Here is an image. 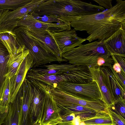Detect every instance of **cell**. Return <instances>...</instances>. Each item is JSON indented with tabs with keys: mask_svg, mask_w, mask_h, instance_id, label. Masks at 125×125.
I'll list each match as a JSON object with an SVG mask.
<instances>
[{
	"mask_svg": "<svg viewBox=\"0 0 125 125\" xmlns=\"http://www.w3.org/2000/svg\"><path fill=\"white\" fill-rule=\"evenodd\" d=\"M81 122L80 117L78 116L75 117L72 121L73 125H79Z\"/></svg>",
	"mask_w": 125,
	"mask_h": 125,
	"instance_id": "d590c367",
	"label": "cell"
},
{
	"mask_svg": "<svg viewBox=\"0 0 125 125\" xmlns=\"http://www.w3.org/2000/svg\"><path fill=\"white\" fill-rule=\"evenodd\" d=\"M56 104L61 118L72 114H74L76 117L79 116L84 113L96 112L90 108L75 104Z\"/></svg>",
	"mask_w": 125,
	"mask_h": 125,
	"instance_id": "cb8c5ba5",
	"label": "cell"
},
{
	"mask_svg": "<svg viewBox=\"0 0 125 125\" xmlns=\"http://www.w3.org/2000/svg\"><path fill=\"white\" fill-rule=\"evenodd\" d=\"M29 53V51L26 49L24 46H21L19 48L13 59H9L8 61L6 79H10L16 74L20 65Z\"/></svg>",
	"mask_w": 125,
	"mask_h": 125,
	"instance_id": "44dd1931",
	"label": "cell"
},
{
	"mask_svg": "<svg viewBox=\"0 0 125 125\" xmlns=\"http://www.w3.org/2000/svg\"><path fill=\"white\" fill-rule=\"evenodd\" d=\"M76 31L73 29L52 33L62 54L79 46L86 40V38L78 36Z\"/></svg>",
	"mask_w": 125,
	"mask_h": 125,
	"instance_id": "5bb4252c",
	"label": "cell"
},
{
	"mask_svg": "<svg viewBox=\"0 0 125 125\" xmlns=\"http://www.w3.org/2000/svg\"><path fill=\"white\" fill-rule=\"evenodd\" d=\"M56 104H70L86 107L96 112L106 111L107 106L101 100L91 101L78 98L69 93L56 88L49 90Z\"/></svg>",
	"mask_w": 125,
	"mask_h": 125,
	"instance_id": "52a82bcc",
	"label": "cell"
},
{
	"mask_svg": "<svg viewBox=\"0 0 125 125\" xmlns=\"http://www.w3.org/2000/svg\"><path fill=\"white\" fill-rule=\"evenodd\" d=\"M20 26L28 28L33 31L48 30L52 33L71 29V25L68 21L62 24L45 23L35 19L30 13L25 15L18 21L17 27Z\"/></svg>",
	"mask_w": 125,
	"mask_h": 125,
	"instance_id": "8fae6325",
	"label": "cell"
},
{
	"mask_svg": "<svg viewBox=\"0 0 125 125\" xmlns=\"http://www.w3.org/2000/svg\"><path fill=\"white\" fill-rule=\"evenodd\" d=\"M103 42L111 55L125 57V28L121 27Z\"/></svg>",
	"mask_w": 125,
	"mask_h": 125,
	"instance_id": "e0dca14e",
	"label": "cell"
},
{
	"mask_svg": "<svg viewBox=\"0 0 125 125\" xmlns=\"http://www.w3.org/2000/svg\"><path fill=\"white\" fill-rule=\"evenodd\" d=\"M22 91V85L14 101L10 103L8 115L4 122L5 125H19Z\"/></svg>",
	"mask_w": 125,
	"mask_h": 125,
	"instance_id": "d6986e66",
	"label": "cell"
},
{
	"mask_svg": "<svg viewBox=\"0 0 125 125\" xmlns=\"http://www.w3.org/2000/svg\"><path fill=\"white\" fill-rule=\"evenodd\" d=\"M123 71L125 72V57L119 55H114Z\"/></svg>",
	"mask_w": 125,
	"mask_h": 125,
	"instance_id": "836d02e7",
	"label": "cell"
},
{
	"mask_svg": "<svg viewBox=\"0 0 125 125\" xmlns=\"http://www.w3.org/2000/svg\"><path fill=\"white\" fill-rule=\"evenodd\" d=\"M107 111L113 120L115 125H125V119L114 112L111 108L107 107Z\"/></svg>",
	"mask_w": 125,
	"mask_h": 125,
	"instance_id": "f546056e",
	"label": "cell"
},
{
	"mask_svg": "<svg viewBox=\"0 0 125 125\" xmlns=\"http://www.w3.org/2000/svg\"></svg>",
	"mask_w": 125,
	"mask_h": 125,
	"instance_id": "b9f144b4",
	"label": "cell"
},
{
	"mask_svg": "<svg viewBox=\"0 0 125 125\" xmlns=\"http://www.w3.org/2000/svg\"><path fill=\"white\" fill-rule=\"evenodd\" d=\"M55 88L68 92L78 98L87 101L102 100L98 86L94 81L82 84L62 82L57 84Z\"/></svg>",
	"mask_w": 125,
	"mask_h": 125,
	"instance_id": "8992f818",
	"label": "cell"
},
{
	"mask_svg": "<svg viewBox=\"0 0 125 125\" xmlns=\"http://www.w3.org/2000/svg\"><path fill=\"white\" fill-rule=\"evenodd\" d=\"M4 10H0V17L1 15Z\"/></svg>",
	"mask_w": 125,
	"mask_h": 125,
	"instance_id": "74e56055",
	"label": "cell"
},
{
	"mask_svg": "<svg viewBox=\"0 0 125 125\" xmlns=\"http://www.w3.org/2000/svg\"><path fill=\"white\" fill-rule=\"evenodd\" d=\"M98 4L99 6L104 8L108 9L112 6V0H93Z\"/></svg>",
	"mask_w": 125,
	"mask_h": 125,
	"instance_id": "1f68e13d",
	"label": "cell"
},
{
	"mask_svg": "<svg viewBox=\"0 0 125 125\" xmlns=\"http://www.w3.org/2000/svg\"><path fill=\"white\" fill-rule=\"evenodd\" d=\"M12 32L20 46H24L26 49L29 51L33 61L32 68L53 62H61L56 57L48 52L36 40L28 35L23 26L16 27Z\"/></svg>",
	"mask_w": 125,
	"mask_h": 125,
	"instance_id": "277c9868",
	"label": "cell"
},
{
	"mask_svg": "<svg viewBox=\"0 0 125 125\" xmlns=\"http://www.w3.org/2000/svg\"><path fill=\"white\" fill-rule=\"evenodd\" d=\"M36 86L45 93L43 117L40 125H57L60 124L62 118L52 96L43 84L39 83Z\"/></svg>",
	"mask_w": 125,
	"mask_h": 125,
	"instance_id": "30bf717a",
	"label": "cell"
},
{
	"mask_svg": "<svg viewBox=\"0 0 125 125\" xmlns=\"http://www.w3.org/2000/svg\"><path fill=\"white\" fill-rule=\"evenodd\" d=\"M85 125H115L110 115L107 111L97 112L92 117L81 120Z\"/></svg>",
	"mask_w": 125,
	"mask_h": 125,
	"instance_id": "d4e9b609",
	"label": "cell"
},
{
	"mask_svg": "<svg viewBox=\"0 0 125 125\" xmlns=\"http://www.w3.org/2000/svg\"><path fill=\"white\" fill-rule=\"evenodd\" d=\"M75 117V115L73 114L64 116L62 118L61 122L59 124L63 125L72 124V121Z\"/></svg>",
	"mask_w": 125,
	"mask_h": 125,
	"instance_id": "4dcf8cb0",
	"label": "cell"
},
{
	"mask_svg": "<svg viewBox=\"0 0 125 125\" xmlns=\"http://www.w3.org/2000/svg\"><path fill=\"white\" fill-rule=\"evenodd\" d=\"M79 125H85V123L83 122H81Z\"/></svg>",
	"mask_w": 125,
	"mask_h": 125,
	"instance_id": "8d00e7d4",
	"label": "cell"
},
{
	"mask_svg": "<svg viewBox=\"0 0 125 125\" xmlns=\"http://www.w3.org/2000/svg\"><path fill=\"white\" fill-rule=\"evenodd\" d=\"M90 10V3L81 0H46L30 13L60 18L87 15Z\"/></svg>",
	"mask_w": 125,
	"mask_h": 125,
	"instance_id": "3957f363",
	"label": "cell"
},
{
	"mask_svg": "<svg viewBox=\"0 0 125 125\" xmlns=\"http://www.w3.org/2000/svg\"><path fill=\"white\" fill-rule=\"evenodd\" d=\"M116 1L111 8L100 12L60 18L69 22L76 31H86L89 42L97 40L103 42L121 27L125 28V1Z\"/></svg>",
	"mask_w": 125,
	"mask_h": 125,
	"instance_id": "6da1fadb",
	"label": "cell"
},
{
	"mask_svg": "<svg viewBox=\"0 0 125 125\" xmlns=\"http://www.w3.org/2000/svg\"><path fill=\"white\" fill-rule=\"evenodd\" d=\"M114 106L115 108L113 110L125 119V99H122L115 102Z\"/></svg>",
	"mask_w": 125,
	"mask_h": 125,
	"instance_id": "f1b7e54d",
	"label": "cell"
},
{
	"mask_svg": "<svg viewBox=\"0 0 125 125\" xmlns=\"http://www.w3.org/2000/svg\"><path fill=\"white\" fill-rule=\"evenodd\" d=\"M0 42L5 46L10 54L9 59H12L21 46L18 43L15 35L12 32L0 33Z\"/></svg>",
	"mask_w": 125,
	"mask_h": 125,
	"instance_id": "7402d4cb",
	"label": "cell"
},
{
	"mask_svg": "<svg viewBox=\"0 0 125 125\" xmlns=\"http://www.w3.org/2000/svg\"><path fill=\"white\" fill-rule=\"evenodd\" d=\"M40 125V124H36V125Z\"/></svg>",
	"mask_w": 125,
	"mask_h": 125,
	"instance_id": "60d3db41",
	"label": "cell"
},
{
	"mask_svg": "<svg viewBox=\"0 0 125 125\" xmlns=\"http://www.w3.org/2000/svg\"><path fill=\"white\" fill-rule=\"evenodd\" d=\"M33 65V60L29 53L20 65L16 74L10 79V103L14 101L27 73L32 68Z\"/></svg>",
	"mask_w": 125,
	"mask_h": 125,
	"instance_id": "7c38bea8",
	"label": "cell"
},
{
	"mask_svg": "<svg viewBox=\"0 0 125 125\" xmlns=\"http://www.w3.org/2000/svg\"><path fill=\"white\" fill-rule=\"evenodd\" d=\"M10 57L6 48L0 42V99L6 79L8 68L7 63Z\"/></svg>",
	"mask_w": 125,
	"mask_h": 125,
	"instance_id": "603a6c76",
	"label": "cell"
},
{
	"mask_svg": "<svg viewBox=\"0 0 125 125\" xmlns=\"http://www.w3.org/2000/svg\"><path fill=\"white\" fill-rule=\"evenodd\" d=\"M25 32L36 40L45 50L53 55L61 62L67 61L62 57V54L52 34L48 30L31 31L23 27Z\"/></svg>",
	"mask_w": 125,
	"mask_h": 125,
	"instance_id": "9c48e42d",
	"label": "cell"
},
{
	"mask_svg": "<svg viewBox=\"0 0 125 125\" xmlns=\"http://www.w3.org/2000/svg\"><path fill=\"white\" fill-rule=\"evenodd\" d=\"M31 14L35 19L47 23H52L56 22L59 24L65 23L67 21L60 18L51 16L43 15L41 16Z\"/></svg>",
	"mask_w": 125,
	"mask_h": 125,
	"instance_id": "83f0119b",
	"label": "cell"
},
{
	"mask_svg": "<svg viewBox=\"0 0 125 125\" xmlns=\"http://www.w3.org/2000/svg\"><path fill=\"white\" fill-rule=\"evenodd\" d=\"M99 67L104 81L115 103L125 99V88L123 87L115 76L112 66Z\"/></svg>",
	"mask_w": 125,
	"mask_h": 125,
	"instance_id": "4fadbf2b",
	"label": "cell"
},
{
	"mask_svg": "<svg viewBox=\"0 0 125 125\" xmlns=\"http://www.w3.org/2000/svg\"><path fill=\"white\" fill-rule=\"evenodd\" d=\"M9 78L6 79L0 99V111L3 113L8 111L10 103V84Z\"/></svg>",
	"mask_w": 125,
	"mask_h": 125,
	"instance_id": "484cf974",
	"label": "cell"
},
{
	"mask_svg": "<svg viewBox=\"0 0 125 125\" xmlns=\"http://www.w3.org/2000/svg\"><path fill=\"white\" fill-rule=\"evenodd\" d=\"M31 84L34 90V95L29 105L31 115L34 125H41L43 115L45 93L38 88Z\"/></svg>",
	"mask_w": 125,
	"mask_h": 125,
	"instance_id": "2e32d148",
	"label": "cell"
},
{
	"mask_svg": "<svg viewBox=\"0 0 125 125\" xmlns=\"http://www.w3.org/2000/svg\"><path fill=\"white\" fill-rule=\"evenodd\" d=\"M69 63L88 67L113 66L114 61L103 42L98 41L81 44L62 54Z\"/></svg>",
	"mask_w": 125,
	"mask_h": 125,
	"instance_id": "7a4b0ae2",
	"label": "cell"
},
{
	"mask_svg": "<svg viewBox=\"0 0 125 125\" xmlns=\"http://www.w3.org/2000/svg\"><path fill=\"white\" fill-rule=\"evenodd\" d=\"M45 125H51L50 124H47Z\"/></svg>",
	"mask_w": 125,
	"mask_h": 125,
	"instance_id": "ab89813d",
	"label": "cell"
},
{
	"mask_svg": "<svg viewBox=\"0 0 125 125\" xmlns=\"http://www.w3.org/2000/svg\"><path fill=\"white\" fill-rule=\"evenodd\" d=\"M93 81L97 83L100 90L102 100L107 107L115 108V100L104 83L99 67L89 68Z\"/></svg>",
	"mask_w": 125,
	"mask_h": 125,
	"instance_id": "ac0fdd59",
	"label": "cell"
},
{
	"mask_svg": "<svg viewBox=\"0 0 125 125\" xmlns=\"http://www.w3.org/2000/svg\"><path fill=\"white\" fill-rule=\"evenodd\" d=\"M46 0H32L24 6L12 11L4 10L0 17V33L12 32L18 21L25 15L34 10Z\"/></svg>",
	"mask_w": 125,
	"mask_h": 125,
	"instance_id": "5b68a950",
	"label": "cell"
},
{
	"mask_svg": "<svg viewBox=\"0 0 125 125\" xmlns=\"http://www.w3.org/2000/svg\"><path fill=\"white\" fill-rule=\"evenodd\" d=\"M77 66L76 65L70 63L44 64L30 70L44 75L59 74L68 73Z\"/></svg>",
	"mask_w": 125,
	"mask_h": 125,
	"instance_id": "ffe728a7",
	"label": "cell"
},
{
	"mask_svg": "<svg viewBox=\"0 0 125 125\" xmlns=\"http://www.w3.org/2000/svg\"><path fill=\"white\" fill-rule=\"evenodd\" d=\"M111 56L114 61V64L113 65L112 67L114 71L117 73H121V72H123L125 73V72H124L122 70L114 55H111Z\"/></svg>",
	"mask_w": 125,
	"mask_h": 125,
	"instance_id": "d6a6232c",
	"label": "cell"
},
{
	"mask_svg": "<svg viewBox=\"0 0 125 125\" xmlns=\"http://www.w3.org/2000/svg\"><path fill=\"white\" fill-rule=\"evenodd\" d=\"M32 0H0V10H15L23 6Z\"/></svg>",
	"mask_w": 125,
	"mask_h": 125,
	"instance_id": "4316f807",
	"label": "cell"
},
{
	"mask_svg": "<svg viewBox=\"0 0 125 125\" xmlns=\"http://www.w3.org/2000/svg\"><path fill=\"white\" fill-rule=\"evenodd\" d=\"M8 111L3 113L0 111V125L4 123V122L6 117L8 115Z\"/></svg>",
	"mask_w": 125,
	"mask_h": 125,
	"instance_id": "e575fe53",
	"label": "cell"
},
{
	"mask_svg": "<svg viewBox=\"0 0 125 125\" xmlns=\"http://www.w3.org/2000/svg\"><path fill=\"white\" fill-rule=\"evenodd\" d=\"M57 125H60V124H58ZM73 125L72 124H68V125Z\"/></svg>",
	"mask_w": 125,
	"mask_h": 125,
	"instance_id": "f35d334b",
	"label": "cell"
},
{
	"mask_svg": "<svg viewBox=\"0 0 125 125\" xmlns=\"http://www.w3.org/2000/svg\"><path fill=\"white\" fill-rule=\"evenodd\" d=\"M22 94L19 125H34L29 109L30 101L34 95V90L30 82L26 78L22 84Z\"/></svg>",
	"mask_w": 125,
	"mask_h": 125,
	"instance_id": "9a60e30c",
	"label": "cell"
},
{
	"mask_svg": "<svg viewBox=\"0 0 125 125\" xmlns=\"http://www.w3.org/2000/svg\"><path fill=\"white\" fill-rule=\"evenodd\" d=\"M26 78L29 79L38 81L55 88L57 84L62 82L79 83L80 80L81 73L77 68L68 73L48 75L40 74L30 69L27 73Z\"/></svg>",
	"mask_w": 125,
	"mask_h": 125,
	"instance_id": "ba28073f",
	"label": "cell"
}]
</instances>
